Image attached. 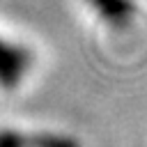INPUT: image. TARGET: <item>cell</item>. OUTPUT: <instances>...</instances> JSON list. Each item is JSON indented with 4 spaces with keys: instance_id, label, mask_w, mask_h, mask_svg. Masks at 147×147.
Masks as SVG:
<instances>
[{
    "instance_id": "obj_1",
    "label": "cell",
    "mask_w": 147,
    "mask_h": 147,
    "mask_svg": "<svg viewBox=\"0 0 147 147\" xmlns=\"http://www.w3.org/2000/svg\"><path fill=\"white\" fill-rule=\"evenodd\" d=\"M30 51L0 37V87L14 90L30 71Z\"/></svg>"
},
{
    "instance_id": "obj_2",
    "label": "cell",
    "mask_w": 147,
    "mask_h": 147,
    "mask_svg": "<svg viewBox=\"0 0 147 147\" xmlns=\"http://www.w3.org/2000/svg\"><path fill=\"white\" fill-rule=\"evenodd\" d=\"M90 5L99 11L110 23H126L133 14V2L131 0H90Z\"/></svg>"
},
{
    "instance_id": "obj_3",
    "label": "cell",
    "mask_w": 147,
    "mask_h": 147,
    "mask_svg": "<svg viewBox=\"0 0 147 147\" xmlns=\"http://www.w3.org/2000/svg\"><path fill=\"white\" fill-rule=\"evenodd\" d=\"M28 147H80L71 136L62 133H28Z\"/></svg>"
}]
</instances>
